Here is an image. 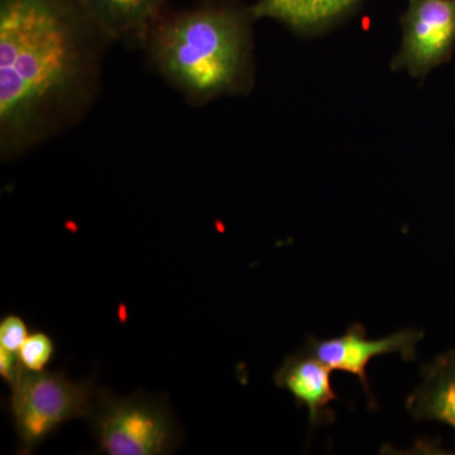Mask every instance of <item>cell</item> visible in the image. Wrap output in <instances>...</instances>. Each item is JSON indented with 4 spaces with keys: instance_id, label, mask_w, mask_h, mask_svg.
Masks as SVG:
<instances>
[{
    "instance_id": "277c9868",
    "label": "cell",
    "mask_w": 455,
    "mask_h": 455,
    "mask_svg": "<svg viewBox=\"0 0 455 455\" xmlns=\"http://www.w3.org/2000/svg\"><path fill=\"white\" fill-rule=\"evenodd\" d=\"M88 420L99 447L109 455H163L178 443L170 410L154 398L112 396L100 391Z\"/></svg>"
},
{
    "instance_id": "7c38bea8",
    "label": "cell",
    "mask_w": 455,
    "mask_h": 455,
    "mask_svg": "<svg viewBox=\"0 0 455 455\" xmlns=\"http://www.w3.org/2000/svg\"><path fill=\"white\" fill-rule=\"evenodd\" d=\"M28 337V328L22 317L8 315L0 323V348L18 353Z\"/></svg>"
},
{
    "instance_id": "3957f363",
    "label": "cell",
    "mask_w": 455,
    "mask_h": 455,
    "mask_svg": "<svg viewBox=\"0 0 455 455\" xmlns=\"http://www.w3.org/2000/svg\"><path fill=\"white\" fill-rule=\"evenodd\" d=\"M9 386L11 411L22 453H31L62 424L89 419L101 391L94 382L71 381L64 372L23 367Z\"/></svg>"
},
{
    "instance_id": "52a82bcc",
    "label": "cell",
    "mask_w": 455,
    "mask_h": 455,
    "mask_svg": "<svg viewBox=\"0 0 455 455\" xmlns=\"http://www.w3.org/2000/svg\"><path fill=\"white\" fill-rule=\"evenodd\" d=\"M331 373V368L307 347L284 359L275 374L278 387L289 391L299 403L307 407L313 427L331 423L334 419L329 409L331 401L337 400Z\"/></svg>"
},
{
    "instance_id": "8fae6325",
    "label": "cell",
    "mask_w": 455,
    "mask_h": 455,
    "mask_svg": "<svg viewBox=\"0 0 455 455\" xmlns=\"http://www.w3.org/2000/svg\"><path fill=\"white\" fill-rule=\"evenodd\" d=\"M55 346L49 335L35 333L29 335L18 352L20 364L28 371H44L52 359Z\"/></svg>"
},
{
    "instance_id": "7a4b0ae2",
    "label": "cell",
    "mask_w": 455,
    "mask_h": 455,
    "mask_svg": "<svg viewBox=\"0 0 455 455\" xmlns=\"http://www.w3.org/2000/svg\"><path fill=\"white\" fill-rule=\"evenodd\" d=\"M252 5L197 0L164 12L142 42L148 64L190 106L244 95L254 85Z\"/></svg>"
},
{
    "instance_id": "5bb4252c",
    "label": "cell",
    "mask_w": 455,
    "mask_h": 455,
    "mask_svg": "<svg viewBox=\"0 0 455 455\" xmlns=\"http://www.w3.org/2000/svg\"><path fill=\"white\" fill-rule=\"evenodd\" d=\"M20 370H22V364H20L18 353L0 348V374L4 381L8 383L13 381Z\"/></svg>"
},
{
    "instance_id": "30bf717a",
    "label": "cell",
    "mask_w": 455,
    "mask_h": 455,
    "mask_svg": "<svg viewBox=\"0 0 455 455\" xmlns=\"http://www.w3.org/2000/svg\"><path fill=\"white\" fill-rule=\"evenodd\" d=\"M361 0H295L278 22L299 35H316L348 16Z\"/></svg>"
},
{
    "instance_id": "ba28073f",
    "label": "cell",
    "mask_w": 455,
    "mask_h": 455,
    "mask_svg": "<svg viewBox=\"0 0 455 455\" xmlns=\"http://www.w3.org/2000/svg\"><path fill=\"white\" fill-rule=\"evenodd\" d=\"M108 40L142 46L147 32L166 12L170 0H79Z\"/></svg>"
},
{
    "instance_id": "5b68a950",
    "label": "cell",
    "mask_w": 455,
    "mask_h": 455,
    "mask_svg": "<svg viewBox=\"0 0 455 455\" xmlns=\"http://www.w3.org/2000/svg\"><path fill=\"white\" fill-rule=\"evenodd\" d=\"M403 41L392 71L424 77L445 64L455 47V0H409L400 18Z\"/></svg>"
},
{
    "instance_id": "8992f818",
    "label": "cell",
    "mask_w": 455,
    "mask_h": 455,
    "mask_svg": "<svg viewBox=\"0 0 455 455\" xmlns=\"http://www.w3.org/2000/svg\"><path fill=\"white\" fill-rule=\"evenodd\" d=\"M423 337V331L418 329H403L382 339L371 340L367 339L364 326L355 323L341 337L325 340L310 338L307 340V348L331 371H341L357 376L373 405L372 392L366 374L368 362L377 355L391 353H397L405 361H412L416 355V344Z\"/></svg>"
},
{
    "instance_id": "4fadbf2b",
    "label": "cell",
    "mask_w": 455,
    "mask_h": 455,
    "mask_svg": "<svg viewBox=\"0 0 455 455\" xmlns=\"http://www.w3.org/2000/svg\"><path fill=\"white\" fill-rule=\"evenodd\" d=\"M295 0H259L252 5L254 16L257 20L271 18L278 20L284 11L292 4Z\"/></svg>"
},
{
    "instance_id": "9c48e42d",
    "label": "cell",
    "mask_w": 455,
    "mask_h": 455,
    "mask_svg": "<svg viewBox=\"0 0 455 455\" xmlns=\"http://www.w3.org/2000/svg\"><path fill=\"white\" fill-rule=\"evenodd\" d=\"M406 407L418 420L440 421L455 430V350L423 368V381L407 397Z\"/></svg>"
},
{
    "instance_id": "6da1fadb",
    "label": "cell",
    "mask_w": 455,
    "mask_h": 455,
    "mask_svg": "<svg viewBox=\"0 0 455 455\" xmlns=\"http://www.w3.org/2000/svg\"><path fill=\"white\" fill-rule=\"evenodd\" d=\"M109 44L79 0H0L2 163L85 118Z\"/></svg>"
}]
</instances>
